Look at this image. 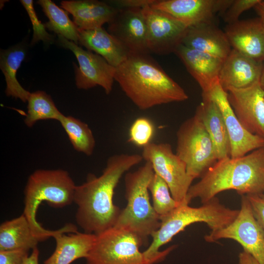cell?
<instances>
[{
	"label": "cell",
	"mask_w": 264,
	"mask_h": 264,
	"mask_svg": "<svg viewBox=\"0 0 264 264\" xmlns=\"http://www.w3.org/2000/svg\"><path fill=\"white\" fill-rule=\"evenodd\" d=\"M61 7L73 16V22L80 30H90L109 23L117 8L109 2L94 0H63Z\"/></svg>",
	"instance_id": "cell-22"
},
{
	"label": "cell",
	"mask_w": 264,
	"mask_h": 264,
	"mask_svg": "<svg viewBox=\"0 0 264 264\" xmlns=\"http://www.w3.org/2000/svg\"><path fill=\"white\" fill-rule=\"evenodd\" d=\"M154 132V125L148 118L139 117L130 128V140L138 146L144 147L151 142Z\"/></svg>",
	"instance_id": "cell-31"
},
{
	"label": "cell",
	"mask_w": 264,
	"mask_h": 264,
	"mask_svg": "<svg viewBox=\"0 0 264 264\" xmlns=\"http://www.w3.org/2000/svg\"><path fill=\"white\" fill-rule=\"evenodd\" d=\"M219 108L223 117L230 143V157L236 158L264 147V138L246 130L236 116L228 98V94L217 82L207 93Z\"/></svg>",
	"instance_id": "cell-13"
},
{
	"label": "cell",
	"mask_w": 264,
	"mask_h": 264,
	"mask_svg": "<svg viewBox=\"0 0 264 264\" xmlns=\"http://www.w3.org/2000/svg\"><path fill=\"white\" fill-rule=\"evenodd\" d=\"M141 155L167 183L174 199L180 204H189L186 197L194 180L187 174L185 163L173 152L172 146L168 143L150 142L143 147Z\"/></svg>",
	"instance_id": "cell-9"
},
{
	"label": "cell",
	"mask_w": 264,
	"mask_h": 264,
	"mask_svg": "<svg viewBox=\"0 0 264 264\" xmlns=\"http://www.w3.org/2000/svg\"><path fill=\"white\" fill-rule=\"evenodd\" d=\"M37 3L41 5L49 20L44 24L45 28L77 44L79 40V29L69 19L67 12L50 0H39Z\"/></svg>",
	"instance_id": "cell-27"
},
{
	"label": "cell",
	"mask_w": 264,
	"mask_h": 264,
	"mask_svg": "<svg viewBox=\"0 0 264 264\" xmlns=\"http://www.w3.org/2000/svg\"><path fill=\"white\" fill-rule=\"evenodd\" d=\"M27 102V111L24 121L29 128L40 120L53 119L59 121L64 115L50 96L44 91L38 90L30 93Z\"/></svg>",
	"instance_id": "cell-28"
},
{
	"label": "cell",
	"mask_w": 264,
	"mask_h": 264,
	"mask_svg": "<svg viewBox=\"0 0 264 264\" xmlns=\"http://www.w3.org/2000/svg\"><path fill=\"white\" fill-rule=\"evenodd\" d=\"M28 255L25 250L0 251V264H23Z\"/></svg>",
	"instance_id": "cell-34"
},
{
	"label": "cell",
	"mask_w": 264,
	"mask_h": 264,
	"mask_svg": "<svg viewBox=\"0 0 264 264\" xmlns=\"http://www.w3.org/2000/svg\"><path fill=\"white\" fill-rule=\"evenodd\" d=\"M79 43L81 45L103 57L115 67L124 62L131 53L102 27L87 30L79 29Z\"/></svg>",
	"instance_id": "cell-24"
},
{
	"label": "cell",
	"mask_w": 264,
	"mask_h": 264,
	"mask_svg": "<svg viewBox=\"0 0 264 264\" xmlns=\"http://www.w3.org/2000/svg\"><path fill=\"white\" fill-rule=\"evenodd\" d=\"M182 44L222 61L232 50L224 31L212 22L202 23L188 27Z\"/></svg>",
	"instance_id": "cell-21"
},
{
	"label": "cell",
	"mask_w": 264,
	"mask_h": 264,
	"mask_svg": "<svg viewBox=\"0 0 264 264\" xmlns=\"http://www.w3.org/2000/svg\"><path fill=\"white\" fill-rule=\"evenodd\" d=\"M76 186L68 172L62 169H39L29 176L24 190L22 214L34 232L44 241L61 232L63 227L56 230L44 229L36 219L40 205L43 201L56 208L70 205Z\"/></svg>",
	"instance_id": "cell-5"
},
{
	"label": "cell",
	"mask_w": 264,
	"mask_h": 264,
	"mask_svg": "<svg viewBox=\"0 0 264 264\" xmlns=\"http://www.w3.org/2000/svg\"><path fill=\"white\" fill-rule=\"evenodd\" d=\"M224 32L232 49L257 62L264 61V22L260 17L227 24Z\"/></svg>",
	"instance_id": "cell-17"
},
{
	"label": "cell",
	"mask_w": 264,
	"mask_h": 264,
	"mask_svg": "<svg viewBox=\"0 0 264 264\" xmlns=\"http://www.w3.org/2000/svg\"><path fill=\"white\" fill-rule=\"evenodd\" d=\"M154 172L149 161L125 176L126 207L121 210L113 227L123 228L146 243L160 225V220L151 205L149 186Z\"/></svg>",
	"instance_id": "cell-6"
},
{
	"label": "cell",
	"mask_w": 264,
	"mask_h": 264,
	"mask_svg": "<svg viewBox=\"0 0 264 264\" xmlns=\"http://www.w3.org/2000/svg\"><path fill=\"white\" fill-rule=\"evenodd\" d=\"M108 24V32L131 53H149L147 25L142 8H117Z\"/></svg>",
	"instance_id": "cell-16"
},
{
	"label": "cell",
	"mask_w": 264,
	"mask_h": 264,
	"mask_svg": "<svg viewBox=\"0 0 264 264\" xmlns=\"http://www.w3.org/2000/svg\"><path fill=\"white\" fill-rule=\"evenodd\" d=\"M143 160L137 154L112 155L100 176L89 174L84 183L76 185L75 220L84 232L97 235L115 225L121 210L114 204V190L123 175Z\"/></svg>",
	"instance_id": "cell-1"
},
{
	"label": "cell",
	"mask_w": 264,
	"mask_h": 264,
	"mask_svg": "<svg viewBox=\"0 0 264 264\" xmlns=\"http://www.w3.org/2000/svg\"><path fill=\"white\" fill-rule=\"evenodd\" d=\"M44 239L33 230L25 216H21L6 220L0 225V251L25 250L37 247Z\"/></svg>",
	"instance_id": "cell-25"
},
{
	"label": "cell",
	"mask_w": 264,
	"mask_h": 264,
	"mask_svg": "<svg viewBox=\"0 0 264 264\" xmlns=\"http://www.w3.org/2000/svg\"><path fill=\"white\" fill-rule=\"evenodd\" d=\"M20 2L26 11L32 25L33 34L31 44L33 45L40 41L48 43L53 41V36L46 31L44 24L39 20L34 7L33 1L21 0Z\"/></svg>",
	"instance_id": "cell-32"
},
{
	"label": "cell",
	"mask_w": 264,
	"mask_h": 264,
	"mask_svg": "<svg viewBox=\"0 0 264 264\" xmlns=\"http://www.w3.org/2000/svg\"></svg>",
	"instance_id": "cell-42"
},
{
	"label": "cell",
	"mask_w": 264,
	"mask_h": 264,
	"mask_svg": "<svg viewBox=\"0 0 264 264\" xmlns=\"http://www.w3.org/2000/svg\"><path fill=\"white\" fill-rule=\"evenodd\" d=\"M156 0H118L109 2L112 6L118 9L143 8L147 6L152 5Z\"/></svg>",
	"instance_id": "cell-36"
},
{
	"label": "cell",
	"mask_w": 264,
	"mask_h": 264,
	"mask_svg": "<svg viewBox=\"0 0 264 264\" xmlns=\"http://www.w3.org/2000/svg\"><path fill=\"white\" fill-rule=\"evenodd\" d=\"M239 264H259L250 254L243 251L239 255Z\"/></svg>",
	"instance_id": "cell-37"
},
{
	"label": "cell",
	"mask_w": 264,
	"mask_h": 264,
	"mask_svg": "<svg viewBox=\"0 0 264 264\" xmlns=\"http://www.w3.org/2000/svg\"><path fill=\"white\" fill-rule=\"evenodd\" d=\"M263 198H264V193L262 195H261Z\"/></svg>",
	"instance_id": "cell-41"
},
{
	"label": "cell",
	"mask_w": 264,
	"mask_h": 264,
	"mask_svg": "<svg viewBox=\"0 0 264 264\" xmlns=\"http://www.w3.org/2000/svg\"><path fill=\"white\" fill-rule=\"evenodd\" d=\"M142 11L146 22L149 53L158 55L175 53L182 44L188 27L151 5L142 8Z\"/></svg>",
	"instance_id": "cell-12"
},
{
	"label": "cell",
	"mask_w": 264,
	"mask_h": 264,
	"mask_svg": "<svg viewBox=\"0 0 264 264\" xmlns=\"http://www.w3.org/2000/svg\"><path fill=\"white\" fill-rule=\"evenodd\" d=\"M254 8L259 17L264 22V0H261Z\"/></svg>",
	"instance_id": "cell-39"
},
{
	"label": "cell",
	"mask_w": 264,
	"mask_h": 264,
	"mask_svg": "<svg viewBox=\"0 0 264 264\" xmlns=\"http://www.w3.org/2000/svg\"><path fill=\"white\" fill-rule=\"evenodd\" d=\"M239 212V210L230 209L221 204L216 197L198 207L181 203L170 214L160 218V227L151 235L152 242L143 254L152 264L161 262L176 245L163 251H159V248L187 226L194 223L204 222L211 231H217L232 222Z\"/></svg>",
	"instance_id": "cell-4"
},
{
	"label": "cell",
	"mask_w": 264,
	"mask_h": 264,
	"mask_svg": "<svg viewBox=\"0 0 264 264\" xmlns=\"http://www.w3.org/2000/svg\"><path fill=\"white\" fill-rule=\"evenodd\" d=\"M261 0H233L232 3L222 14L227 24L239 21L240 16L244 11L254 7Z\"/></svg>",
	"instance_id": "cell-33"
},
{
	"label": "cell",
	"mask_w": 264,
	"mask_h": 264,
	"mask_svg": "<svg viewBox=\"0 0 264 264\" xmlns=\"http://www.w3.org/2000/svg\"><path fill=\"white\" fill-rule=\"evenodd\" d=\"M176 138V154L193 180L201 177L218 161L212 140L196 111L180 126Z\"/></svg>",
	"instance_id": "cell-7"
},
{
	"label": "cell",
	"mask_w": 264,
	"mask_h": 264,
	"mask_svg": "<svg viewBox=\"0 0 264 264\" xmlns=\"http://www.w3.org/2000/svg\"><path fill=\"white\" fill-rule=\"evenodd\" d=\"M246 196L256 219L264 231V198L261 195Z\"/></svg>",
	"instance_id": "cell-35"
},
{
	"label": "cell",
	"mask_w": 264,
	"mask_h": 264,
	"mask_svg": "<svg viewBox=\"0 0 264 264\" xmlns=\"http://www.w3.org/2000/svg\"><path fill=\"white\" fill-rule=\"evenodd\" d=\"M58 37L60 44L71 50L77 59L79 66L74 64L77 88L88 89L99 86L107 94H109L115 80L116 67L110 65L100 55L83 49L61 35Z\"/></svg>",
	"instance_id": "cell-11"
},
{
	"label": "cell",
	"mask_w": 264,
	"mask_h": 264,
	"mask_svg": "<svg viewBox=\"0 0 264 264\" xmlns=\"http://www.w3.org/2000/svg\"><path fill=\"white\" fill-rule=\"evenodd\" d=\"M229 103L243 127L264 138V90L260 81L244 88L227 90Z\"/></svg>",
	"instance_id": "cell-14"
},
{
	"label": "cell",
	"mask_w": 264,
	"mask_h": 264,
	"mask_svg": "<svg viewBox=\"0 0 264 264\" xmlns=\"http://www.w3.org/2000/svg\"><path fill=\"white\" fill-rule=\"evenodd\" d=\"M96 236L87 264H152L140 251L143 241L133 233L113 227Z\"/></svg>",
	"instance_id": "cell-8"
},
{
	"label": "cell",
	"mask_w": 264,
	"mask_h": 264,
	"mask_svg": "<svg viewBox=\"0 0 264 264\" xmlns=\"http://www.w3.org/2000/svg\"><path fill=\"white\" fill-rule=\"evenodd\" d=\"M263 70V63L232 48L223 62L219 82L225 91L231 88H246L260 81Z\"/></svg>",
	"instance_id": "cell-19"
},
{
	"label": "cell",
	"mask_w": 264,
	"mask_h": 264,
	"mask_svg": "<svg viewBox=\"0 0 264 264\" xmlns=\"http://www.w3.org/2000/svg\"><path fill=\"white\" fill-rule=\"evenodd\" d=\"M26 48L22 44H17L7 49H0V68L6 82L5 94L26 102L30 92L25 89L19 83L17 72L24 60Z\"/></svg>",
	"instance_id": "cell-26"
},
{
	"label": "cell",
	"mask_w": 264,
	"mask_h": 264,
	"mask_svg": "<svg viewBox=\"0 0 264 264\" xmlns=\"http://www.w3.org/2000/svg\"><path fill=\"white\" fill-rule=\"evenodd\" d=\"M260 84L262 88L264 90V70H263V72L260 79Z\"/></svg>",
	"instance_id": "cell-40"
},
{
	"label": "cell",
	"mask_w": 264,
	"mask_h": 264,
	"mask_svg": "<svg viewBox=\"0 0 264 264\" xmlns=\"http://www.w3.org/2000/svg\"><path fill=\"white\" fill-rule=\"evenodd\" d=\"M175 53L198 82L202 93H207L219 81L222 60L204 52L180 44Z\"/></svg>",
	"instance_id": "cell-20"
},
{
	"label": "cell",
	"mask_w": 264,
	"mask_h": 264,
	"mask_svg": "<svg viewBox=\"0 0 264 264\" xmlns=\"http://www.w3.org/2000/svg\"><path fill=\"white\" fill-rule=\"evenodd\" d=\"M96 237L93 234L79 232L74 224H66L62 231L53 237L56 242L55 249L44 264H70L77 259H86Z\"/></svg>",
	"instance_id": "cell-18"
},
{
	"label": "cell",
	"mask_w": 264,
	"mask_h": 264,
	"mask_svg": "<svg viewBox=\"0 0 264 264\" xmlns=\"http://www.w3.org/2000/svg\"><path fill=\"white\" fill-rule=\"evenodd\" d=\"M39 250L38 247L34 248L31 253L25 259L23 264H39Z\"/></svg>",
	"instance_id": "cell-38"
},
{
	"label": "cell",
	"mask_w": 264,
	"mask_h": 264,
	"mask_svg": "<svg viewBox=\"0 0 264 264\" xmlns=\"http://www.w3.org/2000/svg\"><path fill=\"white\" fill-rule=\"evenodd\" d=\"M202 96V101L196 111L212 140L217 159L230 157V140L222 113L214 101L206 95Z\"/></svg>",
	"instance_id": "cell-23"
},
{
	"label": "cell",
	"mask_w": 264,
	"mask_h": 264,
	"mask_svg": "<svg viewBox=\"0 0 264 264\" xmlns=\"http://www.w3.org/2000/svg\"><path fill=\"white\" fill-rule=\"evenodd\" d=\"M233 0H161L151 6L183 23L188 27L212 22L215 15L222 13Z\"/></svg>",
	"instance_id": "cell-15"
},
{
	"label": "cell",
	"mask_w": 264,
	"mask_h": 264,
	"mask_svg": "<svg viewBox=\"0 0 264 264\" xmlns=\"http://www.w3.org/2000/svg\"><path fill=\"white\" fill-rule=\"evenodd\" d=\"M115 80L141 110L188 98L183 88L148 54L130 53L116 67Z\"/></svg>",
	"instance_id": "cell-2"
},
{
	"label": "cell",
	"mask_w": 264,
	"mask_h": 264,
	"mask_svg": "<svg viewBox=\"0 0 264 264\" xmlns=\"http://www.w3.org/2000/svg\"><path fill=\"white\" fill-rule=\"evenodd\" d=\"M66 132L73 148L88 156L93 153L95 140L88 125L71 116L63 115L59 121Z\"/></svg>",
	"instance_id": "cell-29"
},
{
	"label": "cell",
	"mask_w": 264,
	"mask_h": 264,
	"mask_svg": "<svg viewBox=\"0 0 264 264\" xmlns=\"http://www.w3.org/2000/svg\"><path fill=\"white\" fill-rule=\"evenodd\" d=\"M149 190L152 195L153 206L160 218L168 215L180 204L173 198L165 181L155 173Z\"/></svg>",
	"instance_id": "cell-30"
},
{
	"label": "cell",
	"mask_w": 264,
	"mask_h": 264,
	"mask_svg": "<svg viewBox=\"0 0 264 264\" xmlns=\"http://www.w3.org/2000/svg\"><path fill=\"white\" fill-rule=\"evenodd\" d=\"M190 187L186 201L199 198L204 204L219 193L229 190L239 194L264 193V147L239 157L218 160Z\"/></svg>",
	"instance_id": "cell-3"
},
{
	"label": "cell",
	"mask_w": 264,
	"mask_h": 264,
	"mask_svg": "<svg viewBox=\"0 0 264 264\" xmlns=\"http://www.w3.org/2000/svg\"><path fill=\"white\" fill-rule=\"evenodd\" d=\"M222 239L236 241L259 264H264V231L256 219L246 195H242L241 208L233 221L223 228L211 231L204 237L205 241L209 242Z\"/></svg>",
	"instance_id": "cell-10"
}]
</instances>
